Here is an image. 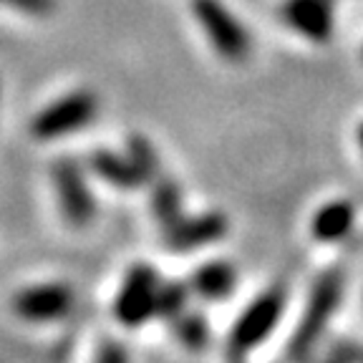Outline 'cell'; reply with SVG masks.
<instances>
[{"label": "cell", "instance_id": "8fae6325", "mask_svg": "<svg viewBox=\"0 0 363 363\" xmlns=\"http://www.w3.org/2000/svg\"><path fill=\"white\" fill-rule=\"evenodd\" d=\"M91 167H94V172H96L99 177H104L111 187H119V189H136L147 182L144 172L139 169V164H136L129 154L121 157V154H116V152L101 149V152H94Z\"/></svg>", "mask_w": 363, "mask_h": 363}, {"label": "cell", "instance_id": "6da1fadb", "mask_svg": "<svg viewBox=\"0 0 363 363\" xmlns=\"http://www.w3.org/2000/svg\"><path fill=\"white\" fill-rule=\"evenodd\" d=\"M340 293H343L340 272L335 270L323 272L315 280V285L311 290V298H308L306 313H303L301 323H298L293 338H290L288 356L293 363H306L313 356L315 346L320 343V335L325 333L330 318H333L335 308H338Z\"/></svg>", "mask_w": 363, "mask_h": 363}, {"label": "cell", "instance_id": "e0dca14e", "mask_svg": "<svg viewBox=\"0 0 363 363\" xmlns=\"http://www.w3.org/2000/svg\"><path fill=\"white\" fill-rule=\"evenodd\" d=\"M94 363H129V353H126V348L121 346L119 340L106 338L101 346L96 348Z\"/></svg>", "mask_w": 363, "mask_h": 363}, {"label": "cell", "instance_id": "ffe728a7", "mask_svg": "<svg viewBox=\"0 0 363 363\" xmlns=\"http://www.w3.org/2000/svg\"><path fill=\"white\" fill-rule=\"evenodd\" d=\"M358 144H361V149H363V124H361V129H358Z\"/></svg>", "mask_w": 363, "mask_h": 363}, {"label": "cell", "instance_id": "5bb4252c", "mask_svg": "<svg viewBox=\"0 0 363 363\" xmlns=\"http://www.w3.org/2000/svg\"><path fill=\"white\" fill-rule=\"evenodd\" d=\"M172 328L182 346L189 348V351H202L210 340V328H207V320L197 313H182L172 320Z\"/></svg>", "mask_w": 363, "mask_h": 363}, {"label": "cell", "instance_id": "2e32d148", "mask_svg": "<svg viewBox=\"0 0 363 363\" xmlns=\"http://www.w3.org/2000/svg\"><path fill=\"white\" fill-rule=\"evenodd\" d=\"M126 154H129L136 164H139V169L144 172L147 182H152L157 174H162V172H159L157 152H154V147L147 142V139H144V136H131V139H129V152H126Z\"/></svg>", "mask_w": 363, "mask_h": 363}, {"label": "cell", "instance_id": "52a82bcc", "mask_svg": "<svg viewBox=\"0 0 363 363\" xmlns=\"http://www.w3.org/2000/svg\"><path fill=\"white\" fill-rule=\"evenodd\" d=\"M76 298L74 290L63 283H45V285H30L16 293L13 298V311L30 323H48L66 318L74 308Z\"/></svg>", "mask_w": 363, "mask_h": 363}, {"label": "cell", "instance_id": "7a4b0ae2", "mask_svg": "<svg viewBox=\"0 0 363 363\" xmlns=\"http://www.w3.org/2000/svg\"><path fill=\"white\" fill-rule=\"evenodd\" d=\"M285 301H288L285 288L272 285L245 308L242 315L238 318V323L230 330V338H227L230 363H242L262 340L270 338V333L278 328V320L285 313Z\"/></svg>", "mask_w": 363, "mask_h": 363}, {"label": "cell", "instance_id": "3957f363", "mask_svg": "<svg viewBox=\"0 0 363 363\" xmlns=\"http://www.w3.org/2000/svg\"><path fill=\"white\" fill-rule=\"evenodd\" d=\"M159 290H162V280L154 272V267L134 265L124 275L116 301H113V315L121 325L126 328H139L157 315V303H159Z\"/></svg>", "mask_w": 363, "mask_h": 363}, {"label": "cell", "instance_id": "277c9868", "mask_svg": "<svg viewBox=\"0 0 363 363\" xmlns=\"http://www.w3.org/2000/svg\"><path fill=\"white\" fill-rule=\"evenodd\" d=\"M192 11L210 43L222 58L242 63L250 53V35L240 21L222 6V0H192Z\"/></svg>", "mask_w": 363, "mask_h": 363}, {"label": "cell", "instance_id": "7c38bea8", "mask_svg": "<svg viewBox=\"0 0 363 363\" xmlns=\"http://www.w3.org/2000/svg\"><path fill=\"white\" fill-rule=\"evenodd\" d=\"M356 222V210L346 199H335V202L325 204L315 212L311 222V233L318 242H338V240L348 238Z\"/></svg>", "mask_w": 363, "mask_h": 363}, {"label": "cell", "instance_id": "ac0fdd59", "mask_svg": "<svg viewBox=\"0 0 363 363\" xmlns=\"http://www.w3.org/2000/svg\"><path fill=\"white\" fill-rule=\"evenodd\" d=\"M3 6H11L28 16H48L56 11V0H0Z\"/></svg>", "mask_w": 363, "mask_h": 363}, {"label": "cell", "instance_id": "d6986e66", "mask_svg": "<svg viewBox=\"0 0 363 363\" xmlns=\"http://www.w3.org/2000/svg\"><path fill=\"white\" fill-rule=\"evenodd\" d=\"M330 356L340 363H363V348L351 343V340H343V343H338V346L333 348Z\"/></svg>", "mask_w": 363, "mask_h": 363}, {"label": "cell", "instance_id": "5b68a950", "mask_svg": "<svg viewBox=\"0 0 363 363\" xmlns=\"http://www.w3.org/2000/svg\"><path fill=\"white\" fill-rule=\"evenodd\" d=\"M96 96L89 91H76L68 96L53 101L51 106H45L30 124L35 139H58L71 131H79L91 124V119L96 116Z\"/></svg>", "mask_w": 363, "mask_h": 363}, {"label": "cell", "instance_id": "9a60e30c", "mask_svg": "<svg viewBox=\"0 0 363 363\" xmlns=\"http://www.w3.org/2000/svg\"><path fill=\"white\" fill-rule=\"evenodd\" d=\"M187 295H189V285L162 283V290H159V303H157V315L172 323V320H174L177 315H182L184 308H187Z\"/></svg>", "mask_w": 363, "mask_h": 363}, {"label": "cell", "instance_id": "8992f818", "mask_svg": "<svg viewBox=\"0 0 363 363\" xmlns=\"http://www.w3.org/2000/svg\"><path fill=\"white\" fill-rule=\"evenodd\" d=\"M53 187L58 194V207L68 225L86 227L96 217V202L86 184L84 169L74 159H58L53 167Z\"/></svg>", "mask_w": 363, "mask_h": 363}, {"label": "cell", "instance_id": "ba28073f", "mask_svg": "<svg viewBox=\"0 0 363 363\" xmlns=\"http://www.w3.org/2000/svg\"><path fill=\"white\" fill-rule=\"evenodd\" d=\"M227 233V217L220 212H204L194 217H179L174 225L164 227V245L174 252L204 247L217 242Z\"/></svg>", "mask_w": 363, "mask_h": 363}, {"label": "cell", "instance_id": "9c48e42d", "mask_svg": "<svg viewBox=\"0 0 363 363\" xmlns=\"http://www.w3.org/2000/svg\"><path fill=\"white\" fill-rule=\"evenodd\" d=\"M283 21L315 43H325L333 33V8L330 0H285Z\"/></svg>", "mask_w": 363, "mask_h": 363}, {"label": "cell", "instance_id": "30bf717a", "mask_svg": "<svg viewBox=\"0 0 363 363\" xmlns=\"http://www.w3.org/2000/svg\"><path fill=\"white\" fill-rule=\"evenodd\" d=\"M238 285V270L227 260H212L197 267L189 278V290L204 301H222Z\"/></svg>", "mask_w": 363, "mask_h": 363}, {"label": "cell", "instance_id": "4fadbf2b", "mask_svg": "<svg viewBox=\"0 0 363 363\" xmlns=\"http://www.w3.org/2000/svg\"><path fill=\"white\" fill-rule=\"evenodd\" d=\"M152 212L162 227L174 225L179 217H184V212H182V189L174 179L164 174H157L152 179Z\"/></svg>", "mask_w": 363, "mask_h": 363}]
</instances>
